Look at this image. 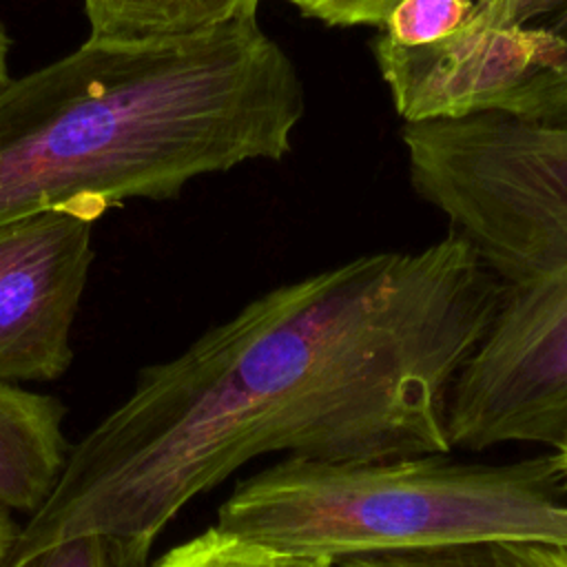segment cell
<instances>
[{
    "label": "cell",
    "mask_w": 567,
    "mask_h": 567,
    "mask_svg": "<svg viewBox=\"0 0 567 567\" xmlns=\"http://www.w3.org/2000/svg\"><path fill=\"white\" fill-rule=\"evenodd\" d=\"M496 297L492 275L452 233L268 290L140 370L131 394L71 445L0 567L78 536H100L113 567H146L190 501L268 454H450V390Z\"/></svg>",
    "instance_id": "cell-1"
},
{
    "label": "cell",
    "mask_w": 567,
    "mask_h": 567,
    "mask_svg": "<svg viewBox=\"0 0 567 567\" xmlns=\"http://www.w3.org/2000/svg\"><path fill=\"white\" fill-rule=\"evenodd\" d=\"M303 86L257 7L173 40H89L0 93V226L44 210L95 221L202 175L292 151Z\"/></svg>",
    "instance_id": "cell-2"
},
{
    "label": "cell",
    "mask_w": 567,
    "mask_h": 567,
    "mask_svg": "<svg viewBox=\"0 0 567 567\" xmlns=\"http://www.w3.org/2000/svg\"><path fill=\"white\" fill-rule=\"evenodd\" d=\"M414 190L492 275L489 326L447 401L452 450L567 432V126L505 115L403 124Z\"/></svg>",
    "instance_id": "cell-3"
},
{
    "label": "cell",
    "mask_w": 567,
    "mask_h": 567,
    "mask_svg": "<svg viewBox=\"0 0 567 567\" xmlns=\"http://www.w3.org/2000/svg\"><path fill=\"white\" fill-rule=\"evenodd\" d=\"M215 527L332 563L492 540L567 547V476L554 450L512 463L450 454L368 463L284 458L237 483Z\"/></svg>",
    "instance_id": "cell-4"
},
{
    "label": "cell",
    "mask_w": 567,
    "mask_h": 567,
    "mask_svg": "<svg viewBox=\"0 0 567 567\" xmlns=\"http://www.w3.org/2000/svg\"><path fill=\"white\" fill-rule=\"evenodd\" d=\"M372 51L403 124L505 115L567 126V0L512 20L481 22L432 47Z\"/></svg>",
    "instance_id": "cell-5"
},
{
    "label": "cell",
    "mask_w": 567,
    "mask_h": 567,
    "mask_svg": "<svg viewBox=\"0 0 567 567\" xmlns=\"http://www.w3.org/2000/svg\"><path fill=\"white\" fill-rule=\"evenodd\" d=\"M93 224L44 210L0 226V381L49 383L69 370Z\"/></svg>",
    "instance_id": "cell-6"
},
{
    "label": "cell",
    "mask_w": 567,
    "mask_h": 567,
    "mask_svg": "<svg viewBox=\"0 0 567 567\" xmlns=\"http://www.w3.org/2000/svg\"><path fill=\"white\" fill-rule=\"evenodd\" d=\"M66 408L53 394L0 381V503L33 514L64 470Z\"/></svg>",
    "instance_id": "cell-7"
},
{
    "label": "cell",
    "mask_w": 567,
    "mask_h": 567,
    "mask_svg": "<svg viewBox=\"0 0 567 567\" xmlns=\"http://www.w3.org/2000/svg\"><path fill=\"white\" fill-rule=\"evenodd\" d=\"M261 0H82L89 40L144 44L219 27Z\"/></svg>",
    "instance_id": "cell-8"
},
{
    "label": "cell",
    "mask_w": 567,
    "mask_h": 567,
    "mask_svg": "<svg viewBox=\"0 0 567 567\" xmlns=\"http://www.w3.org/2000/svg\"><path fill=\"white\" fill-rule=\"evenodd\" d=\"M332 567H567V547L532 540H492L439 549L368 554Z\"/></svg>",
    "instance_id": "cell-9"
},
{
    "label": "cell",
    "mask_w": 567,
    "mask_h": 567,
    "mask_svg": "<svg viewBox=\"0 0 567 567\" xmlns=\"http://www.w3.org/2000/svg\"><path fill=\"white\" fill-rule=\"evenodd\" d=\"M151 567H332V560L275 551L210 525L164 551Z\"/></svg>",
    "instance_id": "cell-10"
},
{
    "label": "cell",
    "mask_w": 567,
    "mask_h": 567,
    "mask_svg": "<svg viewBox=\"0 0 567 567\" xmlns=\"http://www.w3.org/2000/svg\"><path fill=\"white\" fill-rule=\"evenodd\" d=\"M330 27H381L399 0H284Z\"/></svg>",
    "instance_id": "cell-11"
},
{
    "label": "cell",
    "mask_w": 567,
    "mask_h": 567,
    "mask_svg": "<svg viewBox=\"0 0 567 567\" xmlns=\"http://www.w3.org/2000/svg\"><path fill=\"white\" fill-rule=\"evenodd\" d=\"M18 567H113L106 543L100 536H78L51 545Z\"/></svg>",
    "instance_id": "cell-12"
},
{
    "label": "cell",
    "mask_w": 567,
    "mask_h": 567,
    "mask_svg": "<svg viewBox=\"0 0 567 567\" xmlns=\"http://www.w3.org/2000/svg\"><path fill=\"white\" fill-rule=\"evenodd\" d=\"M18 534H20V525L13 520L11 509L0 503V565L4 563L9 551L13 549V545L18 540Z\"/></svg>",
    "instance_id": "cell-13"
},
{
    "label": "cell",
    "mask_w": 567,
    "mask_h": 567,
    "mask_svg": "<svg viewBox=\"0 0 567 567\" xmlns=\"http://www.w3.org/2000/svg\"><path fill=\"white\" fill-rule=\"evenodd\" d=\"M9 47H11V38L4 29V24L0 22V93L11 84V75H9Z\"/></svg>",
    "instance_id": "cell-14"
},
{
    "label": "cell",
    "mask_w": 567,
    "mask_h": 567,
    "mask_svg": "<svg viewBox=\"0 0 567 567\" xmlns=\"http://www.w3.org/2000/svg\"><path fill=\"white\" fill-rule=\"evenodd\" d=\"M554 454H556V458H558V463H560V467H563V472L567 476V432H565L563 441L554 447Z\"/></svg>",
    "instance_id": "cell-15"
}]
</instances>
